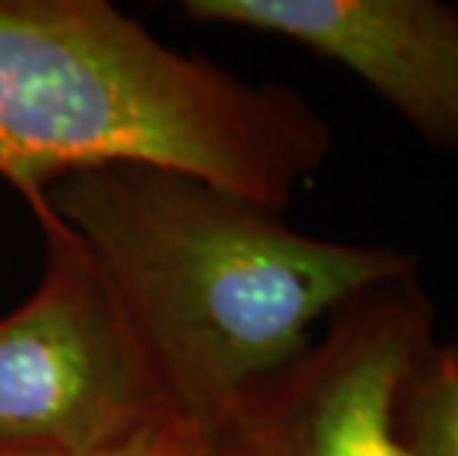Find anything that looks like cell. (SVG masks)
<instances>
[{"mask_svg":"<svg viewBox=\"0 0 458 456\" xmlns=\"http://www.w3.org/2000/svg\"><path fill=\"white\" fill-rule=\"evenodd\" d=\"M45 205L86 246L169 409L225 424L314 326L420 258L290 228L281 213L154 163L77 169Z\"/></svg>","mask_w":458,"mask_h":456,"instance_id":"cell-1","label":"cell"},{"mask_svg":"<svg viewBox=\"0 0 458 456\" xmlns=\"http://www.w3.org/2000/svg\"><path fill=\"white\" fill-rule=\"evenodd\" d=\"M331 145L305 95L178 51L106 0H0V178L27 208L77 169L154 163L284 213Z\"/></svg>","mask_w":458,"mask_h":456,"instance_id":"cell-2","label":"cell"},{"mask_svg":"<svg viewBox=\"0 0 458 456\" xmlns=\"http://www.w3.org/2000/svg\"><path fill=\"white\" fill-rule=\"evenodd\" d=\"M30 213L45 258L30 297L0 317V448L98 456L165 400L86 246L45 202Z\"/></svg>","mask_w":458,"mask_h":456,"instance_id":"cell-3","label":"cell"},{"mask_svg":"<svg viewBox=\"0 0 458 456\" xmlns=\"http://www.w3.org/2000/svg\"><path fill=\"white\" fill-rule=\"evenodd\" d=\"M437 312L420 276L349 299L287 371L225 421L251 456H414L399 397L437 344Z\"/></svg>","mask_w":458,"mask_h":456,"instance_id":"cell-4","label":"cell"},{"mask_svg":"<svg viewBox=\"0 0 458 456\" xmlns=\"http://www.w3.org/2000/svg\"><path fill=\"white\" fill-rule=\"evenodd\" d=\"M183 18L278 36L344 65L426 145L458 154V6L437 0H187Z\"/></svg>","mask_w":458,"mask_h":456,"instance_id":"cell-5","label":"cell"},{"mask_svg":"<svg viewBox=\"0 0 458 456\" xmlns=\"http://www.w3.org/2000/svg\"><path fill=\"white\" fill-rule=\"evenodd\" d=\"M399 433L414 456H458V362L450 344L437 341L408 376Z\"/></svg>","mask_w":458,"mask_h":456,"instance_id":"cell-6","label":"cell"},{"mask_svg":"<svg viewBox=\"0 0 458 456\" xmlns=\"http://www.w3.org/2000/svg\"><path fill=\"white\" fill-rule=\"evenodd\" d=\"M98 456H246V451L228 424L165 406Z\"/></svg>","mask_w":458,"mask_h":456,"instance_id":"cell-7","label":"cell"},{"mask_svg":"<svg viewBox=\"0 0 458 456\" xmlns=\"http://www.w3.org/2000/svg\"><path fill=\"white\" fill-rule=\"evenodd\" d=\"M0 456H47V453H30V451H6V448H0Z\"/></svg>","mask_w":458,"mask_h":456,"instance_id":"cell-8","label":"cell"},{"mask_svg":"<svg viewBox=\"0 0 458 456\" xmlns=\"http://www.w3.org/2000/svg\"><path fill=\"white\" fill-rule=\"evenodd\" d=\"M453 347V356H455V362H458V344H450Z\"/></svg>","mask_w":458,"mask_h":456,"instance_id":"cell-9","label":"cell"},{"mask_svg":"<svg viewBox=\"0 0 458 456\" xmlns=\"http://www.w3.org/2000/svg\"><path fill=\"white\" fill-rule=\"evenodd\" d=\"M242 451H246V448H242ZM246 456H251V453H249V451H246Z\"/></svg>","mask_w":458,"mask_h":456,"instance_id":"cell-10","label":"cell"}]
</instances>
